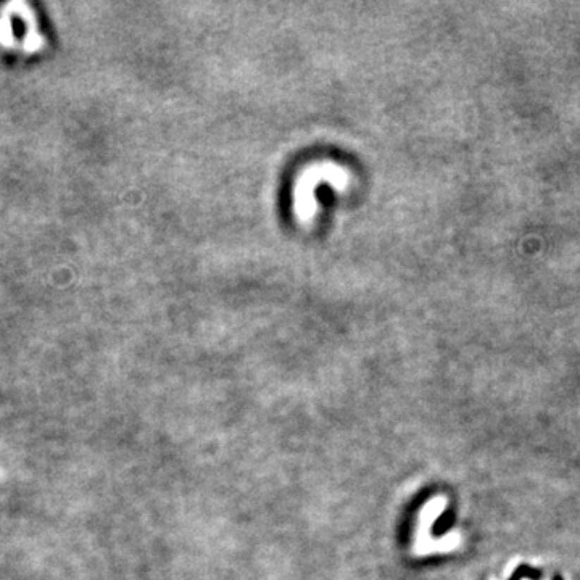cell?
I'll use <instances>...</instances> for the list:
<instances>
[{"label":"cell","mask_w":580,"mask_h":580,"mask_svg":"<svg viewBox=\"0 0 580 580\" xmlns=\"http://www.w3.org/2000/svg\"><path fill=\"white\" fill-rule=\"evenodd\" d=\"M348 183H350V174H348L342 166L332 165V163H324V165H314L303 173L298 183V187H295V213L298 218L303 221H308L316 213V187L318 185L331 184L335 189H345Z\"/></svg>","instance_id":"obj_1"}]
</instances>
